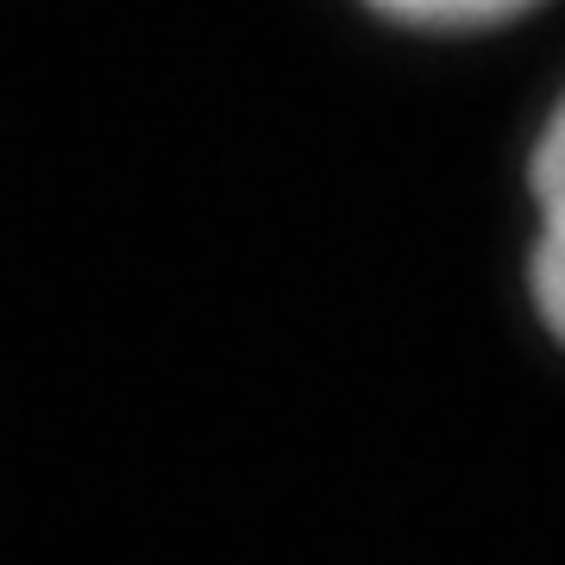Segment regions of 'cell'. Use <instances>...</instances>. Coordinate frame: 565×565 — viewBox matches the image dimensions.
<instances>
[{"mask_svg":"<svg viewBox=\"0 0 565 565\" xmlns=\"http://www.w3.org/2000/svg\"><path fill=\"white\" fill-rule=\"evenodd\" d=\"M527 189H534V214H541L527 282H534V308H541V321L565 340V102L546 114L541 139H534Z\"/></svg>","mask_w":565,"mask_h":565,"instance_id":"6da1fadb","label":"cell"},{"mask_svg":"<svg viewBox=\"0 0 565 565\" xmlns=\"http://www.w3.org/2000/svg\"><path fill=\"white\" fill-rule=\"evenodd\" d=\"M384 20L427 25V32H471V25H503L527 13L534 0H371Z\"/></svg>","mask_w":565,"mask_h":565,"instance_id":"7a4b0ae2","label":"cell"}]
</instances>
